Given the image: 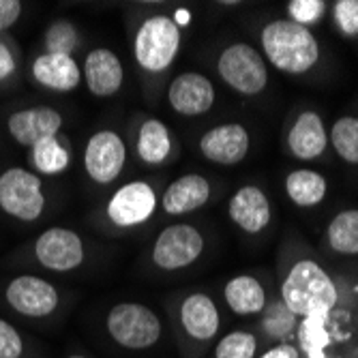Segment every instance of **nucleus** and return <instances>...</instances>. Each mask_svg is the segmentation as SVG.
<instances>
[{"label": "nucleus", "instance_id": "obj_17", "mask_svg": "<svg viewBox=\"0 0 358 358\" xmlns=\"http://www.w3.org/2000/svg\"><path fill=\"white\" fill-rule=\"evenodd\" d=\"M180 327L193 341H210L219 333V309L204 292H193L180 305Z\"/></svg>", "mask_w": 358, "mask_h": 358}, {"label": "nucleus", "instance_id": "obj_23", "mask_svg": "<svg viewBox=\"0 0 358 358\" xmlns=\"http://www.w3.org/2000/svg\"><path fill=\"white\" fill-rule=\"evenodd\" d=\"M172 152V136L164 120L148 118L138 134V155L146 166H159Z\"/></svg>", "mask_w": 358, "mask_h": 358}, {"label": "nucleus", "instance_id": "obj_30", "mask_svg": "<svg viewBox=\"0 0 358 358\" xmlns=\"http://www.w3.org/2000/svg\"><path fill=\"white\" fill-rule=\"evenodd\" d=\"M78 30L71 22H54L45 30V50L48 54H62V56H71L78 48Z\"/></svg>", "mask_w": 358, "mask_h": 358}, {"label": "nucleus", "instance_id": "obj_3", "mask_svg": "<svg viewBox=\"0 0 358 358\" xmlns=\"http://www.w3.org/2000/svg\"><path fill=\"white\" fill-rule=\"evenodd\" d=\"M180 50V26L170 15L144 20L134 39V58L148 73H161L176 60Z\"/></svg>", "mask_w": 358, "mask_h": 358}, {"label": "nucleus", "instance_id": "obj_32", "mask_svg": "<svg viewBox=\"0 0 358 358\" xmlns=\"http://www.w3.org/2000/svg\"><path fill=\"white\" fill-rule=\"evenodd\" d=\"M333 13L341 35L345 37L358 35V0H337Z\"/></svg>", "mask_w": 358, "mask_h": 358}, {"label": "nucleus", "instance_id": "obj_15", "mask_svg": "<svg viewBox=\"0 0 358 358\" xmlns=\"http://www.w3.org/2000/svg\"><path fill=\"white\" fill-rule=\"evenodd\" d=\"M82 78H86V86L94 96H114L124 82V69L120 58L108 48H94L84 62Z\"/></svg>", "mask_w": 358, "mask_h": 358}, {"label": "nucleus", "instance_id": "obj_9", "mask_svg": "<svg viewBox=\"0 0 358 358\" xmlns=\"http://www.w3.org/2000/svg\"><path fill=\"white\" fill-rule=\"evenodd\" d=\"M157 204L155 189L144 180H134L114 191L108 202V217L118 227L142 225L155 215Z\"/></svg>", "mask_w": 358, "mask_h": 358}, {"label": "nucleus", "instance_id": "obj_37", "mask_svg": "<svg viewBox=\"0 0 358 358\" xmlns=\"http://www.w3.org/2000/svg\"><path fill=\"white\" fill-rule=\"evenodd\" d=\"M69 358H88V356H80V354H73V356H69Z\"/></svg>", "mask_w": 358, "mask_h": 358}, {"label": "nucleus", "instance_id": "obj_7", "mask_svg": "<svg viewBox=\"0 0 358 358\" xmlns=\"http://www.w3.org/2000/svg\"><path fill=\"white\" fill-rule=\"evenodd\" d=\"M204 251V236L189 223H174L161 230L152 245V264L161 271H182Z\"/></svg>", "mask_w": 358, "mask_h": 358}, {"label": "nucleus", "instance_id": "obj_20", "mask_svg": "<svg viewBox=\"0 0 358 358\" xmlns=\"http://www.w3.org/2000/svg\"><path fill=\"white\" fill-rule=\"evenodd\" d=\"M32 78L50 90L71 92L82 82V69L78 67L73 56L45 52L32 62Z\"/></svg>", "mask_w": 358, "mask_h": 358}, {"label": "nucleus", "instance_id": "obj_19", "mask_svg": "<svg viewBox=\"0 0 358 358\" xmlns=\"http://www.w3.org/2000/svg\"><path fill=\"white\" fill-rule=\"evenodd\" d=\"M329 146L327 127L317 112L307 110L299 114V118L292 124L287 134V148L301 161H313L317 159Z\"/></svg>", "mask_w": 358, "mask_h": 358}, {"label": "nucleus", "instance_id": "obj_14", "mask_svg": "<svg viewBox=\"0 0 358 358\" xmlns=\"http://www.w3.org/2000/svg\"><path fill=\"white\" fill-rule=\"evenodd\" d=\"M7 129L17 144L32 148L41 140L58 136L62 129V114L50 106L26 108L9 116Z\"/></svg>", "mask_w": 358, "mask_h": 358}, {"label": "nucleus", "instance_id": "obj_21", "mask_svg": "<svg viewBox=\"0 0 358 358\" xmlns=\"http://www.w3.org/2000/svg\"><path fill=\"white\" fill-rule=\"evenodd\" d=\"M223 299L236 315H257L266 307L264 285L251 275L232 277L223 287Z\"/></svg>", "mask_w": 358, "mask_h": 358}, {"label": "nucleus", "instance_id": "obj_8", "mask_svg": "<svg viewBox=\"0 0 358 358\" xmlns=\"http://www.w3.org/2000/svg\"><path fill=\"white\" fill-rule=\"evenodd\" d=\"M124 161L127 144L116 131L103 129L90 136L84 150V170L96 185L114 182L124 168Z\"/></svg>", "mask_w": 358, "mask_h": 358}, {"label": "nucleus", "instance_id": "obj_10", "mask_svg": "<svg viewBox=\"0 0 358 358\" xmlns=\"http://www.w3.org/2000/svg\"><path fill=\"white\" fill-rule=\"evenodd\" d=\"M35 255L48 271L69 273L84 262V243L80 234L67 227H50L35 243Z\"/></svg>", "mask_w": 358, "mask_h": 358}, {"label": "nucleus", "instance_id": "obj_27", "mask_svg": "<svg viewBox=\"0 0 358 358\" xmlns=\"http://www.w3.org/2000/svg\"><path fill=\"white\" fill-rule=\"evenodd\" d=\"M262 331L266 333L268 339H277V341H285L287 337L294 335L296 329V315L292 313L281 301L273 303L268 307H264L262 311Z\"/></svg>", "mask_w": 358, "mask_h": 358}, {"label": "nucleus", "instance_id": "obj_5", "mask_svg": "<svg viewBox=\"0 0 358 358\" xmlns=\"http://www.w3.org/2000/svg\"><path fill=\"white\" fill-rule=\"evenodd\" d=\"M217 73L232 90L255 96L268 84V67L264 56L249 43L227 45L217 58Z\"/></svg>", "mask_w": 358, "mask_h": 358}, {"label": "nucleus", "instance_id": "obj_31", "mask_svg": "<svg viewBox=\"0 0 358 358\" xmlns=\"http://www.w3.org/2000/svg\"><path fill=\"white\" fill-rule=\"evenodd\" d=\"M324 11H327V3L324 0H292V3H287L289 20L305 28L320 22Z\"/></svg>", "mask_w": 358, "mask_h": 358}, {"label": "nucleus", "instance_id": "obj_4", "mask_svg": "<svg viewBox=\"0 0 358 358\" xmlns=\"http://www.w3.org/2000/svg\"><path fill=\"white\" fill-rule=\"evenodd\" d=\"M108 335L127 350H148L161 339L159 315L142 303H118L106 317Z\"/></svg>", "mask_w": 358, "mask_h": 358}, {"label": "nucleus", "instance_id": "obj_16", "mask_svg": "<svg viewBox=\"0 0 358 358\" xmlns=\"http://www.w3.org/2000/svg\"><path fill=\"white\" fill-rule=\"evenodd\" d=\"M271 213L273 210L266 193L255 185L241 187L227 204V215L247 234L262 232L271 223Z\"/></svg>", "mask_w": 358, "mask_h": 358}, {"label": "nucleus", "instance_id": "obj_11", "mask_svg": "<svg viewBox=\"0 0 358 358\" xmlns=\"http://www.w3.org/2000/svg\"><path fill=\"white\" fill-rule=\"evenodd\" d=\"M9 307L26 317H45L58 307V289L35 275H22L9 281L5 289Z\"/></svg>", "mask_w": 358, "mask_h": 358}, {"label": "nucleus", "instance_id": "obj_6", "mask_svg": "<svg viewBox=\"0 0 358 358\" xmlns=\"http://www.w3.org/2000/svg\"><path fill=\"white\" fill-rule=\"evenodd\" d=\"M0 208L20 221H37L45 208L41 178L24 168L5 170L0 174Z\"/></svg>", "mask_w": 358, "mask_h": 358}, {"label": "nucleus", "instance_id": "obj_34", "mask_svg": "<svg viewBox=\"0 0 358 358\" xmlns=\"http://www.w3.org/2000/svg\"><path fill=\"white\" fill-rule=\"evenodd\" d=\"M22 15L20 0H0V30L11 28Z\"/></svg>", "mask_w": 358, "mask_h": 358}, {"label": "nucleus", "instance_id": "obj_26", "mask_svg": "<svg viewBox=\"0 0 358 358\" xmlns=\"http://www.w3.org/2000/svg\"><path fill=\"white\" fill-rule=\"evenodd\" d=\"M329 142L345 164L358 166V118L356 116L337 118L331 127Z\"/></svg>", "mask_w": 358, "mask_h": 358}, {"label": "nucleus", "instance_id": "obj_13", "mask_svg": "<svg viewBox=\"0 0 358 358\" xmlns=\"http://www.w3.org/2000/svg\"><path fill=\"white\" fill-rule=\"evenodd\" d=\"M251 146L249 131L238 122L217 124L200 138V152L217 166H236Z\"/></svg>", "mask_w": 358, "mask_h": 358}, {"label": "nucleus", "instance_id": "obj_12", "mask_svg": "<svg viewBox=\"0 0 358 358\" xmlns=\"http://www.w3.org/2000/svg\"><path fill=\"white\" fill-rule=\"evenodd\" d=\"M168 103L180 116H202L215 106V86L198 71H185L170 82Z\"/></svg>", "mask_w": 358, "mask_h": 358}, {"label": "nucleus", "instance_id": "obj_1", "mask_svg": "<svg viewBox=\"0 0 358 358\" xmlns=\"http://www.w3.org/2000/svg\"><path fill=\"white\" fill-rule=\"evenodd\" d=\"M262 50L264 60L275 69L303 76L311 71L320 60V43L311 28H305L292 20H273L262 28Z\"/></svg>", "mask_w": 358, "mask_h": 358}, {"label": "nucleus", "instance_id": "obj_18", "mask_svg": "<svg viewBox=\"0 0 358 358\" xmlns=\"http://www.w3.org/2000/svg\"><path fill=\"white\" fill-rule=\"evenodd\" d=\"M210 198V182L202 174H182L170 182L161 198V206L168 215L180 217L202 208Z\"/></svg>", "mask_w": 358, "mask_h": 358}, {"label": "nucleus", "instance_id": "obj_29", "mask_svg": "<svg viewBox=\"0 0 358 358\" xmlns=\"http://www.w3.org/2000/svg\"><path fill=\"white\" fill-rule=\"evenodd\" d=\"M257 339L247 331L227 333L215 348V358H255Z\"/></svg>", "mask_w": 358, "mask_h": 358}, {"label": "nucleus", "instance_id": "obj_28", "mask_svg": "<svg viewBox=\"0 0 358 358\" xmlns=\"http://www.w3.org/2000/svg\"><path fill=\"white\" fill-rule=\"evenodd\" d=\"M327 317L329 315H309L301 324L299 339L309 358H327L324 356V348L329 345Z\"/></svg>", "mask_w": 358, "mask_h": 358}, {"label": "nucleus", "instance_id": "obj_35", "mask_svg": "<svg viewBox=\"0 0 358 358\" xmlns=\"http://www.w3.org/2000/svg\"><path fill=\"white\" fill-rule=\"evenodd\" d=\"M15 71V60H13V54L11 50L0 41V80L9 78L11 73Z\"/></svg>", "mask_w": 358, "mask_h": 358}, {"label": "nucleus", "instance_id": "obj_33", "mask_svg": "<svg viewBox=\"0 0 358 358\" xmlns=\"http://www.w3.org/2000/svg\"><path fill=\"white\" fill-rule=\"evenodd\" d=\"M24 352L22 335L7 320L0 317V358H20Z\"/></svg>", "mask_w": 358, "mask_h": 358}, {"label": "nucleus", "instance_id": "obj_25", "mask_svg": "<svg viewBox=\"0 0 358 358\" xmlns=\"http://www.w3.org/2000/svg\"><path fill=\"white\" fill-rule=\"evenodd\" d=\"M69 161H71V155L58 142V138L41 140L30 150V164L41 174H60L67 170Z\"/></svg>", "mask_w": 358, "mask_h": 358}, {"label": "nucleus", "instance_id": "obj_24", "mask_svg": "<svg viewBox=\"0 0 358 358\" xmlns=\"http://www.w3.org/2000/svg\"><path fill=\"white\" fill-rule=\"evenodd\" d=\"M327 238L333 251L343 255H358V208L337 213L329 223Z\"/></svg>", "mask_w": 358, "mask_h": 358}, {"label": "nucleus", "instance_id": "obj_36", "mask_svg": "<svg viewBox=\"0 0 358 358\" xmlns=\"http://www.w3.org/2000/svg\"><path fill=\"white\" fill-rule=\"evenodd\" d=\"M259 358H299V348L289 345V343H279L266 350Z\"/></svg>", "mask_w": 358, "mask_h": 358}, {"label": "nucleus", "instance_id": "obj_2", "mask_svg": "<svg viewBox=\"0 0 358 358\" xmlns=\"http://www.w3.org/2000/svg\"><path fill=\"white\" fill-rule=\"evenodd\" d=\"M339 301L331 275L311 259H301L281 283V303L294 315H329Z\"/></svg>", "mask_w": 358, "mask_h": 358}, {"label": "nucleus", "instance_id": "obj_22", "mask_svg": "<svg viewBox=\"0 0 358 358\" xmlns=\"http://www.w3.org/2000/svg\"><path fill=\"white\" fill-rule=\"evenodd\" d=\"M285 193L296 206L311 208V206H317L320 202H324V198H327V193H329V182L320 172L301 168V170H294L287 174Z\"/></svg>", "mask_w": 358, "mask_h": 358}]
</instances>
